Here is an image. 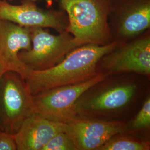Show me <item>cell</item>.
I'll return each mask as SVG.
<instances>
[{"mask_svg":"<svg viewBox=\"0 0 150 150\" xmlns=\"http://www.w3.org/2000/svg\"><path fill=\"white\" fill-rule=\"evenodd\" d=\"M121 42L114 40L105 45L84 44L70 51L60 62L51 68L41 71L30 70L24 80L31 95L33 96L52 88L91 79L99 72L97 66L102 57Z\"/></svg>","mask_w":150,"mask_h":150,"instance_id":"1","label":"cell"},{"mask_svg":"<svg viewBox=\"0 0 150 150\" xmlns=\"http://www.w3.org/2000/svg\"><path fill=\"white\" fill-rule=\"evenodd\" d=\"M68 18L66 31L82 45L113 41L108 17L113 0H59Z\"/></svg>","mask_w":150,"mask_h":150,"instance_id":"2","label":"cell"},{"mask_svg":"<svg viewBox=\"0 0 150 150\" xmlns=\"http://www.w3.org/2000/svg\"><path fill=\"white\" fill-rule=\"evenodd\" d=\"M108 75L101 72L85 82L61 86L32 96V112L60 123H69L77 116L76 103L86 91L104 81Z\"/></svg>","mask_w":150,"mask_h":150,"instance_id":"3","label":"cell"},{"mask_svg":"<svg viewBox=\"0 0 150 150\" xmlns=\"http://www.w3.org/2000/svg\"><path fill=\"white\" fill-rule=\"evenodd\" d=\"M31 47L18 54L22 62L30 70H47L58 64L70 51L82 45L65 30L58 35L45 28H30Z\"/></svg>","mask_w":150,"mask_h":150,"instance_id":"4","label":"cell"},{"mask_svg":"<svg viewBox=\"0 0 150 150\" xmlns=\"http://www.w3.org/2000/svg\"><path fill=\"white\" fill-rule=\"evenodd\" d=\"M32 112V95L20 74L7 71L0 80V126L15 134Z\"/></svg>","mask_w":150,"mask_h":150,"instance_id":"5","label":"cell"},{"mask_svg":"<svg viewBox=\"0 0 150 150\" xmlns=\"http://www.w3.org/2000/svg\"><path fill=\"white\" fill-rule=\"evenodd\" d=\"M108 76L127 72L150 76V35L147 30L139 36L121 42L99 61Z\"/></svg>","mask_w":150,"mask_h":150,"instance_id":"6","label":"cell"},{"mask_svg":"<svg viewBox=\"0 0 150 150\" xmlns=\"http://www.w3.org/2000/svg\"><path fill=\"white\" fill-rule=\"evenodd\" d=\"M108 24L115 40L126 42L141 35L150 29V0H113Z\"/></svg>","mask_w":150,"mask_h":150,"instance_id":"7","label":"cell"},{"mask_svg":"<svg viewBox=\"0 0 150 150\" xmlns=\"http://www.w3.org/2000/svg\"><path fill=\"white\" fill-rule=\"evenodd\" d=\"M137 86L132 83H122L101 88L96 91L88 90L75 105L77 116L90 117L117 112L126 107L134 97Z\"/></svg>","mask_w":150,"mask_h":150,"instance_id":"8","label":"cell"},{"mask_svg":"<svg viewBox=\"0 0 150 150\" xmlns=\"http://www.w3.org/2000/svg\"><path fill=\"white\" fill-rule=\"evenodd\" d=\"M0 19L22 27L51 28L59 33L66 30L69 24L64 11L44 10L31 0H23L20 5L0 0Z\"/></svg>","mask_w":150,"mask_h":150,"instance_id":"9","label":"cell"},{"mask_svg":"<svg viewBox=\"0 0 150 150\" xmlns=\"http://www.w3.org/2000/svg\"><path fill=\"white\" fill-rule=\"evenodd\" d=\"M127 129V125L121 121L79 116L66 123V132L74 140L77 150H98L112 137Z\"/></svg>","mask_w":150,"mask_h":150,"instance_id":"10","label":"cell"},{"mask_svg":"<svg viewBox=\"0 0 150 150\" xmlns=\"http://www.w3.org/2000/svg\"><path fill=\"white\" fill-rule=\"evenodd\" d=\"M31 47L30 30L12 22L0 19V61L7 71H13L24 79L29 70L18 54Z\"/></svg>","mask_w":150,"mask_h":150,"instance_id":"11","label":"cell"},{"mask_svg":"<svg viewBox=\"0 0 150 150\" xmlns=\"http://www.w3.org/2000/svg\"><path fill=\"white\" fill-rule=\"evenodd\" d=\"M61 131H66V124L32 113L15 134L17 150H42L55 134Z\"/></svg>","mask_w":150,"mask_h":150,"instance_id":"12","label":"cell"},{"mask_svg":"<svg viewBox=\"0 0 150 150\" xmlns=\"http://www.w3.org/2000/svg\"><path fill=\"white\" fill-rule=\"evenodd\" d=\"M150 142L124 136L115 135L98 150H149Z\"/></svg>","mask_w":150,"mask_h":150,"instance_id":"13","label":"cell"},{"mask_svg":"<svg viewBox=\"0 0 150 150\" xmlns=\"http://www.w3.org/2000/svg\"><path fill=\"white\" fill-rule=\"evenodd\" d=\"M42 150H77L74 140L66 131L55 134Z\"/></svg>","mask_w":150,"mask_h":150,"instance_id":"14","label":"cell"},{"mask_svg":"<svg viewBox=\"0 0 150 150\" xmlns=\"http://www.w3.org/2000/svg\"><path fill=\"white\" fill-rule=\"evenodd\" d=\"M150 125V99L148 97L141 107L139 112L131 121L127 128L136 130L147 128Z\"/></svg>","mask_w":150,"mask_h":150,"instance_id":"15","label":"cell"},{"mask_svg":"<svg viewBox=\"0 0 150 150\" xmlns=\"http://www.w3.org/2000/svg\"><path fill=\"white\" fill-rule=\"evenodd\" d=\"M0 150H17L15 134L0 132Z\"/></svg>","mask_w":150,"mask_h":150,"instance_id":"16","label":"cell"},{"mask_svg":"<svg viewBox=\"0 0 150 150\" xmlns=\"http://www.w3.org/2000/svg\"><path fill=\"white\" fill-rule=\"evenodd\" d=\"M6 71H7L6 69L5 66L3 65L2 63L0 61V80H1L2 75H4Z\"/></svg>","mask_w":150,"mask_h":150,"instance_id":"17","label":"cell"},{"mask_svg":"<svg viewBox=\"0 0 150 150\" xmlns=\"http://www.w3.org/2000/svg\"><path fill=\"white\" fill-rule=\"evenodd\" d=\"M6 1H7V0H6ZM31 1H35V2H36V1H40V0H31Z\"/></svg>","mask_w":150,"mask_h":150,"instance_id":"18","label":"cell"},{"mask_svg":"<svg viewBox=\"0 0 150 150\" xmlns=\"http://www.w3.org/2000/svg\"><path fill=\"white\" fill-rule=\"evenodd\" d=\"M2 131V129H1V126H0V132Z\"/></svg>","mask_w":150,"mask_h":150,"instance_id":"19","label":"cell"}]
</instances>
